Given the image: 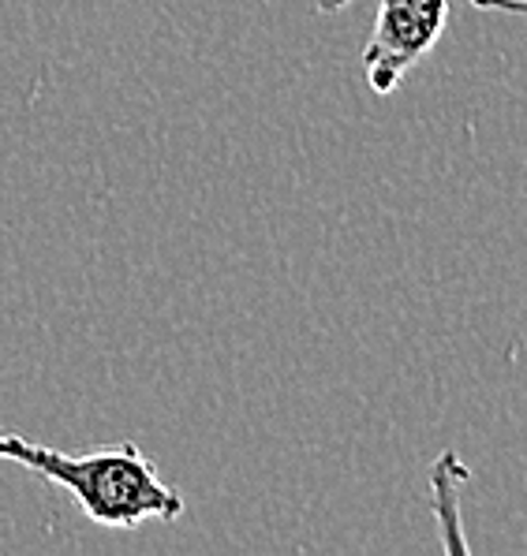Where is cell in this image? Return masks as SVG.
<instances>
[{"instance_id":"6da1fadb","label":"cell","mask_w":527,"mask_h":556,"mask_svg":"<svg viewBox=\"0 0 527 556\" xmlns=\"http://www.w3.org/2000/svg\"><path fill=\"white\" fill-rule=\"evenodd\" d=\"M0 459L67 490L98 527L135 530L147 519L176 523L184 516V493L158 475L154 459L135 441L72 456L23 433L0 430Z\"/></svg>"},{"instance_id":"7a4b0ae2","label":"cell","mask_w":527,"mask_h":556,"mask_svg":"<svg viewBox=\"0 0 527 556\" xmlns=\"http://www.w3.org/2000/svg\"><path fill=\"white\" fill-rule=\"evenodd\" d=\"M374 4L378 20L363 46V75L374 93H393L446 34L449 0H374Z\"/></svg>"},{"instance_id":"3957f363","label":"cell","mask_w":527,"mask_h":556,"mask_svg":"<svg viewBox=\"0 0 527 556\" xmlns=\"http://www.w3.org/2000/svg\"><path fill=\"white\" fill-rule=\"evenodd\" d=\"M467 485V467L461 464L453 448L441 452L430 470V493H435V519L441 527V542L449 553H467L464 516H461V490Z\"/></svg>"},{"instance_id":"277c9868","label":"cell","mask_w":527,"mask_h":556,"mask_svg":"<svg viewBox=\"0 0 527 556\" xmlns=\"http://www.w3.org/2000/svg\"><path fill=\"white\" fill-rule=\"evenodd\" d=\"M479 12H505V15H527V0H467Z\"/></svg>"},{"instance_id":"5b68a950","label":"cell","mask_w":527,"mask_h":556,"mask_svg":"<svg viewBox=\"0 0 527 556\" xmlns=\"http://www.w3.org/2000/svg\"><path fill=\"white\" fill-rule=\"evenodd\" d=\"M348 4V0H318L322 12H341V8Z\"/></svg>"}]
</instances>
